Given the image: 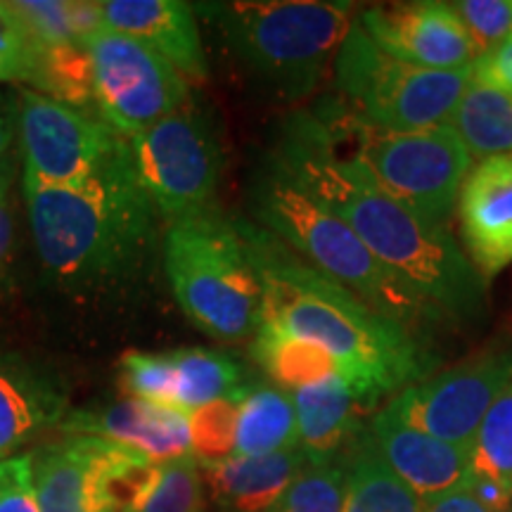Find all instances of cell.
Instances as JSON below:
<instances>
[{
  "mask_svg": "<svg viewBox=\"0 0 512 512\" xmlns=\"http://www.w3.org/2000/svg\"><path fill=\"white\" fill-rule=\"evenodd\" d=\"M268 152L311 197L347 223L380 264L446 320L463 323L482 313L484 280L460 252L451 230L422 219L389 195L316 112L287 114Z\"/></svg>",
  "mask_w": 512,
  "mask_h": 512,
  "instance_id": "1",
  "label": "cell"
},
{
  "mask_svg": "<svg viewBox=\"0 0 512 512\" xmlns=\"http://www.w3.org/2000/svg\"><path fill=\"white\" fill-rule=\"evenodd\" d=\"M233 221L261 290V323L328 351L370 408L427 380L434 358L418 335L377 313L252 219Z\"/></svg>",
  "mask_w": 512,
  "mask_h": 512,
  "instance_id": "2",
  "label": "cell"
},
{
  "mask_svg": "<svg viewBox=\"0 0 512 512\" xmlns=\"http://www.w3.org/2000/svg\"><path fill=\"white\" fill-rule=\"evenodd\" d=\"M36 252L62 283L105 287L131 280L157 247L159 211L140 183L131 147L76 188L24 178Z\"/></svg>",
  "mask_w": 512,
  "mask_h": 512,
  "instance_id": "3",
  "label": "cell"
},
{
  "mask_svg": "<svg viewBox=\"0 0 512 512\" xmlns=\"http://www.w3.org/2000/svg\"><path fill=\"white\" fill-rule=\"evenodd\" d=\"M247 197L256 226L285 242L292 252L342 283L377 313L396 320L413 335L446 320L399 275L380 264L354 230L311 197L275 162L271 152L256 164Z\"/></svg>",
  "mask_w": 512,
  "mask_h": 512,
  "instance_id": "4",
  "label": "cell"
},
{
  "mask_svg": "<svg viewBox=\"0 0 512 512\" xmlns=\"http://www.w3.org/2000/svg\"><path fill=\"white\" fill-rule=\"evenodd\" d=\"M230 55L261 88L299 102L323 86L354 22L337 0H266L209 5Z\"/></svg>",
  "mask_w": 512,
  "mask_h": 512,
  "instance_id": "5",
  "label": "cell"
},
{
  "mask_svg": "<svg viewBox=\"0 0 512 512\" xmlns=\"http://www.w3.org/2000/svg\"><path fill=\"white\" fill-rule=\"evenodd\" d=\"M164 271L178 306L207 335L242 342L261 328L259 283L235 221L219 207L169 223Z\"/></svg>",
  "mask_w": 512,
  "mask_h": 512,
  "instance_id": "6",
  "label": "cell"
},
{
  "mask_svg": "<svg viewBox=\"0 0 512 512\" xmlns=\"http://www.w3.org/2000/svg\"><path fill=\"white\" fill-rule=\"evenodd\" d=\"M472 76V67L437 72L394 60L375 48L356 22L332 64L339 105L361 124L389 133L448 124Z\"/></svg>",
  "mask_w": 512,
  "mask_h": 512,
  "instance_id": "7",
  "label": "cell"
},
{
  "mask_svg": "<svg viewBox=\"0 0 512 512\" xmlns=\"http://www.w3.org/2000/svg\"><path fill=\"white\" fill-rule=\"evenodd\" d=\"M313 112L349 145L389 195L422 219L448 228L472 164L470 152L451 126L411 133L377 131L351 117L337 100Z\"/></svg>",
  "mask_w": 512,
  "mask_h": 512,
  "instance_id": "8",
  "label": "cell"
},
{
  "mask_svg": "<svg viewBox=\"0 0 512 512\" xmlns=\"http://www.w3.org/2000/svg\"><path fill=\"white\" fill-rule=\"evenodd\" d=\"M81 46L91 57L95 110L121 138L131 140L188 105V81L136 38L102 27Z\"/></svg>",
  "mask_w": 512,
  "mask_h": 512,
  "instance_id": "9",
  "label": "cell"
},
{
  "mask_svg": "<svg viewBox=\"0 0 512 512\" xmlns=\"http://www.w3.org/2000/svg\"><path fill=\"white\" fill-rule=\"evenodd\" d=\"M128 147L159 219L174 223L216 207L221 147L200 112L185 105L133 136Z\"/></svg>",
  "mask_w": 512,
  "mask_h": 512,
  "instance_id": "10",
  "label": "cell"
},
{
  "mask_svg": "<svg viewBox=\"0 0 512 512\" xmlns=\"http://www.w3.org/2000/svg\"><path fill=\"white\" fill-rule=\"evenodd\" d=\"M19 140L24 178L53 188L88 183L128 147V140L93 117V110H79L36 91H24L19 100Z\"/></svg>",
  "mask_w": 512,
  "mask_h": 512,
  "instance_id": "11",
  "label": "cell"
},
{
  "mask_svg": "<svg viewBox=\"0 0 512 512\" xmlns=\"http://www.w3.org/2000/svg\"><path fill=\"white\" fill-rule=\"evenodd\" d=\"M510 382L512 347H505L415 382L387 406L415 430L472 453L484 415Z\"/></svg>",
  "mask_w": 512,
  "mask_h": 512,
  "instance_id": "12",
  "label": "cell"
},
{
  "mask_svg": "<svg viewBox=\"0 0 512 512\" xmlns=\"http://www.w3.org/2000/svg\"><path fill=\"white\" fill-rule=\"evenodd\" d=\"M354 22L375 48L411 67L458 72L479 57L451 3L375 5L356 12Z\"/></svg>",
  "mask_w": 512,
  "mask_h": 512,
  "instance_id": "13",
  "label": "cell"
},
{
  "mask_svg": "<svg viewBox=\"0 0 512 512\" xmlns=\"http://www.w3.org/2000/svg\"><path fill=\"white\" fill-rule=\"evenodd\" d=\"M467 259L482 275L512 264V155L482 159L458 195Z\"/></svg>",
  "mask_w": 512,
  "mask_h": 512,
  "instance_id": "14",
  "label": "cell"
},
{
  "mask_svg": "<svg viewBox=\"0 0 512 512\" xmlns=\"http://www.w3.org/2000/svg\"><path fill=\"white\" fill-rule=\"evenodd\" d=\"M368 432L389 470L422 503L460 489L470 477V451L415 430L389 406L373 415Z\"/></svg>",
  "mask_w": 512,
  "mask_h": 512,
  "instance_id": "15",
  "label": "cell"
},
{
  "mask_svg": "<svg viewBox=\"0 0 512 512\" xmlns=\"http://www.w3.org/2000/svg\"><path fill=\"white\" fill-rule=\"evenodd\" d=\"M60 430L114 441L155 463L192 456L190 415L155 401L126 399L100 411H74L60 422Z\"/></svg>",
  "mask_w": 512,
  "mask_h": 512,
  "instance_id": "16",
  "label": "cell"
},
{
  "mask_svg": "<svg viewBox=\"0 0 512 512\" xmlns=\"http://www.w3.org/2000/svg\"><path fill=\"white\" fill-rule=\"evenodd\" d=\"M102 27L136 38L164 57L185 81L209 74L195 10L183 0H105Z\"/></svg>",
  "mask_w": 512,
  "mask_h": 512,
  "instance_id": "17",
  "label": "cell"
},
{
  "mask_svg": "<svg viewBox=\"0 0 512 512\" xmlns=\"http://www.w3.org/2000/svg\"><path fill=\"white\" fill-rule=\"evenodd\" d=\"M297 415L299 448L309 463H330L344 458L361 439L363 413L370 406L342 375H330L309 387L290 392Z\"/></svg>",
  "mask_w": 512,
  "mask_h": 512,
  "instance_id": "18",
  "label": "cell"
},
{
  "mask_svg": "<svg viewBox=\"0 0 512 512\" xmlns=\"http://www.w3.org/2000/svg\"><path fill=\"white\" fill-rule=\"evenodd\" d=\"M306 463L302 448H290L268 456H233L200 467L219 512H271Z\"/></svg>",
  "mask_w": 512,
  "mask_h": 512,
  "instance_id": "19",
  "label": "cell"
},
{
  "mask_svg": "<svg viewBox=\"0 0 512 512\" xmlns=\"http://www.w3.org/2000/svg\"><path fill=\"white\" fill-rule=\"evenodd\" d=\"M64 396L46 370L0 356V463L38 432L62 422Z\"/></svg>",
  "mask_w": 512,
  "mask_h": 512,
  "instance_id": "20",
  "label": "cell"
},
{
  "mask_svg": "<svg viewBox=\"0 0 512 512\" xmlns=\"http://www.w3.org/2000/svg\"><path fill=\"white\" fill-rule=\"evenodd\" d=\"M299 448L290 392L278 384H245L238 392L235 456H268Z\"/></svg>",
  "mask_w": 512,
  "mask_h": 512,
  "instance_id": "21",
  "label": "cell"
},
{
  "mask_svg": "<svg viewBox=\"0 0 512 512\" xmlns=\"http://www.w3.org/2000/svg\"><path fill=\"white\" fill-rule=\"evenodd\" d=\"M95 437L69 434L31 456V482L41 512H88L86 479Z\"/></svg>",
  "mask_w": 512,
  "mask_h": 512,
  "instance_id": "22",
  "label": "cell"
},
{
  "mask_svg": "<svg viewBox=\"0 0 512 512\" xmlns=\"http://www.w3.org/2000/svg\"><path fill=\"white\" fill-rule=\"evenodd\" d=\"M448 126L463 140L470 157L512 155V98L475 81V76L448 119Z\"/></svg>",
  "mask_w": 512,
  "mask_h": 512,
  "instance_id": "23",
  "label": "cell"
},
{
  "mask_svg": "<svg viewBox=\"0 0 512 512\" xmlns=\"http://www.w3.org/2000/svg\"><path fill=\"white\" fill-rule=\"evenodd\" d=\"M344 512H422V501L389 470L368 427L349 453Z\"/></svg>",
  "mask_w": 512,
  "mask_h": 512,
  "instance_id": "24",
  "label": "cell"
},
{
  "mask_svg": "<svg viewBox=\"0 0 512 512\" xmlns=\"http://www.w3.org/2000/svg\"><path fill=\"white\" fill-rule=\"evenodd\" d=\"M252 354L261 368L283 387L285 392L309 387L330 375H342V368L328 351L316 344L287 335L271 323H261L254 335Z\"/></svg>",
  "mask_w": 512,
  "mask_h": 512,
  "instance_id": "25",
  "label": "cell"
},
{
  "mask_svg": "<svg viewBox=\"0 0 512 512\" xmlns=\"http://www.w3.org/2000/svg\"><path fill=\"white\" fill-rule=\"evenodd\" d=\"M169 354L176 373L174 406L183 413L200 411L245 387L240 363L226 354L209 349H178Z\"/></svg>",
  "mask_w": 512,
  "mask_h": 512,
  "instance_id": "26",
  "label": "cell"
},
{
  "mask_svg": "<svg viewBox=\"0 0 512 512\" xmlns=\"http://www.w3.org/2000/svg\"><path fill=\"white\" fill-rule=\"evenodd\" d=\"M36 93L48 95L64 105L79 107V110H93V69L91 57L81 41L57 43V46H43L38 55L36 76L31 81Z\"/></svg>",
  "mask_w": 512,
  "mask_h": 512,
  "instance_id": "27",
  "label": "cell"
},
{
  "mask_svg": "<svg viewBox=\"0 0 512 512\" xmlns=\"http://www.w3.org/2000/svg\"><path fill=\"white\" fill-rule=\"evenodd\" d=\"M347 491L349 456L330 463H306L271 512H344Z\"/></svg>",
  "mask_w": 512,
  "mask_h": 512,
  "instance_id": "28",
  "label": "cell"
},
{
  "mask_svg": "<svg viewBox=\"0 0 512 512\" xmlns=\"http://www.w3.org/2000/svg\"><path fill=\"white\" fill-rule=\"evenodd\" d=\"M470 475L512 486V382L479 425L470 453Z\"/></svg>",
  "mask_w": 512,
  "mask_h": 512,
  "instance_id": "29",
  "label": "cell"
},
{
  "mask_svg": "<svg viewBox=\"0 0 512 512\" xmlns=\"http://www.w3.org/2000/svg\"><path fill=\"white\" fill-rule=\"evenodd\" d=\"M207 486L195 456L159 463V479L136 512H204Z\"/></svg>",
  "mask_w": 512,
  "mask_h": 512,
  "instance_id": "30",
  "label": "cell"
},
{
  "mask_svg": "<svg viewBox=\"0 0 512 512\" xmlns=\"http://www.w3.org/2000/svg\"><path fill=\"white\" fill-rule=\"evenodd\" d=\"M238 392L190 413L192 456L200 465H214L235 456Z\"/></svg>",
  "mask_w": 512,
  "mask_h": 512,
  "instance_id": "31",
  "label": "cell"
},
{
  "mask_svg": "<svg viewBox=\"0 0 512 512\" xmlns=\"http://www.w3.org/2000/svg\"><path fill=\"white\" fill-rule=\"evenodd\" d=\"M41 43L31 34L12 3H0V83L34 81Z\"/></svg>",
  "mask_w": 512,
  "mask_h": 512,
  "instance_id": "32",
  "label": "cell"
},
{
  "mask_svg": "<svg viewBox=\"0 0 512 512\" xmlns=\"http://www.w3.org/2000/svg\"><path fill=\"white\" fill-rule=\"evenodd\" d=\"M121 384L131 394V399L174 406L176 373L174 363H171V354L131 351V354L121 358Z\"/></svg>",
  "mask_w": 512,
  "mask_h": 512,
  "instance_id": "33",
  "label": "cell"
},
{
  "mask_svg": "<svg viewBox=\"0 0 512 512\" xmlns=\"http://www.w3.org/2000/svg\"><path fill=\"white\" fill-rule=\"evenodd\" d=\"M475 43L479 57L512 38V0H460L451 3Z\"/></svg>",
  "mask_w": 512,
  "mask_h": 512,
  "instance_id": "34",
  "label": "cell"
},
{
  "mask_svg": "<svg viewBox=\"0 0 512 512\" xmlns=\"http://www.w3.org/2000/svg\"><path fill=\"white\" fill-rule=\"evenodd\" d=\"M0 512H41L31 482L29 453L0 463Z\"/></svg>",
  "mask_w": 512,
  "mask_h": 512,
  "instance_id": "35",
  "label": "cell"
},
{
  "mask_svg": "<svg viewBox=\"0 0 512 512\" xmlns=\"http://www.w3.org/2000/svg\"><path fill=\"white\" fill-rule=\"evenodd\" d=\"M472 72H475V81L498 88L512 98V38L491 53L477 57V62L472 64Z\"/></svg>",
  "mask_w": 512,
  "mask_h": 512,
  "instance_id": "36",
  "label": "cell"
},
{
  "mask_svg": "<svg viewBox=\"0 0 512 512\" xmlns=\"http://www.w3.org/2000/svg\"><path fill=\"white\" fill-rule=\"evenodd\" d=\"M467 491L477 498L479 505L489 512H510L512 508V486L486 477H467Z\"/></svg>",
  "mask_w": 512,
  "mask_h": 512,
  "instance_id": "37",
  "label": "cell"
},
{
  "mask_svg": "<svg viewBox=\"0 0 512 512\" xmlns=\"http://www.w3.org/2000/svg\"><path fill=\"white\" fill-rule=\"evenodd\" d=\"M422 512H489L479 505L475 496L467 491V486L448 491L444 496L432 498V501L422 503Z\"/></svg>",
  "mask_w": 512,
  "mask_h": 512,
  "instance_id": "38",
  "label": "cell"
},
{
  "mask_svg": "<svg viewBox=\"0 0 512 512\" xmlns=\"http://www.w3.org/2000/svg\"><path fill=\"white\" fill-rule=\"evenodd\" d=\"M8 183L5 178L0 176V268H3L5 261H8V252H10V242H12V219H10V209H8Z\"/></svg>",
  "mask_w": 512,
  "mask_h": 512,
  "instance_id": "39",
  "label": "cell"
},
{
  "mask_svg": "<svg viewBox=\"0 0 512 512\" xmlns=\"http://www.w3.org/2000/svg\"><path fill=\"white\" fill-rule=\"evenodd\" d=\"M10 143V126L5 124L3 119H0V155L5 152V147H8Z\"/></svg>",
  "mask_w": 512,
  "mask_h": 512,
  "instance_id": "40",
  "label": "cell"
}]
</instances>
